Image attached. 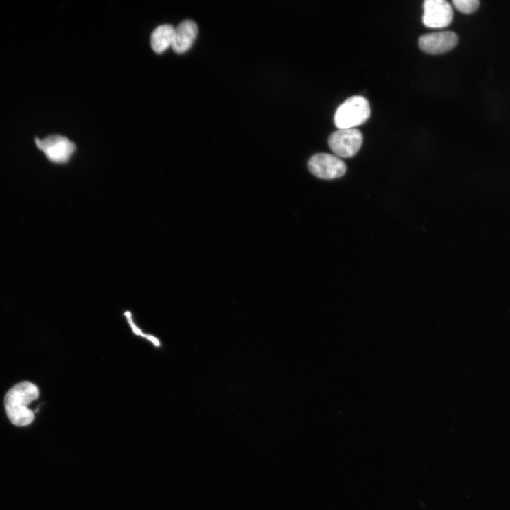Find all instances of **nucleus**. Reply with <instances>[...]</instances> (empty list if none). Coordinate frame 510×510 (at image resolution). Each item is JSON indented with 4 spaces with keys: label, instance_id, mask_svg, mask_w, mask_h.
I'll return each instance as SVG.
<instances>
[{
    "label": "nucleus",
    "instance_id": "nucleus-9",
    "mask_svg": "<svg viewBox=\"0 0 510 510\" xmlns=\"http://www.w3.org/2000/svg\"><path fill=\"white\" fill-rule=\"evenodd\" d=\"M174 30L175 28L172 26L164 25L153 31L150 37V44L155 53L163 54L172 47Z\"/></svg>",
    "mask_w": 510,
    "mask_h": 510
},
{
    "label": "nucleus",
    "instance_id": "nucleus-10",
    "mask_svg": "<svg viewBox=\"0 0 510 510\" xmlns=\"http://www.w3.org/2000/svg\"><path fill=\"white\" fill-rule=\"evenodd\" d=\"M453 4L457 10L463 14H472L478 10L479 0H454Z\"/></svg>",
    "mask_w": 510,
    "mask_h": 510
},
{
    "label": "nucleus",
    "instance_id": "nucleus-7",
    "mask_svg": "<svg viewBox=\"0 0 510 510\" xmlns=\"http://www.w3.org/2000/svg\"><path fill=\"white\" fill-rule=\"evenodd\" d=\"M458 36L452 32L424 34L419 39V47L424 52L438 55L450 51L456 47Z\"/></svg>",
    "mask_w": 510,
    "mask_h": 510
},
{
    "label": "nucleus",
    "instance_id": "nucleus-3",
    "mask_svg": "<svg viewBox=\"0 0 510 510\" xmlns=\"http://www.w3.org/2000/svg\"><path fill=\"white\" fill-rule=\"evenodd\" d=\"M363 136L356 128L340 129L332 134L328 144L338 157L349 159L356 155L362 147Z\"/></svg>",
    "mask_w": 510,
    "mask_h": 510
},
{
    "label": "nucleus",
    "instance_id": "nucleus-6",
    "mask_svg": "<svg viewBox=\"0 0 510 510\" xmlns=\"http://www.w3.org/2000/svg\"><path fill=\"white\" fill-rule=\"evenodd\" d=\"M423 22L426 27L441 29L449 27L454 17L451 5L446 0H426Z\"/></svg>",
    "mask_w": 510,
    "mask_h": 510
},
{
    "label": "nucleus",
    "instance_id": "nucleus-4",
    "mask_svg": "<svg viewBox=\"0 0 510 510\" xmlns=\"http://www.w3.org/2000/svg\"><path fill=\"white\" fill-rule=\"evenodd\" d=\"M310 172L321 180H334L343 176L347 170L345 163L336 155L327 153L314 154L308 162Z\"/></svg>",
    "mask_w": 510,
    "mask_h": 510
},
{
    "label": "nucleus",
    "instance_id": "nucleus-1",
    "mask_svg": "<svg viewBox=\"0 0 510 510\" xmlns=\"http://www.w3.org/2000/svg\"><path fill=\"white\" fill-rule=\"evenodd\" d=\"M38 397V387L28 382L19 383L8 391L5 400V410L14 425L27 426L33 422L35 415L29 406Z\"/></svg>",
    "mask_w": 510,
    "mask_h": 510
},
{
    "label": "nucleus",
    "instance_id": "nucleus-8",
    "mask_svg": "<svg viewBox=\"0 0 510 510\" xmlns=\"http://www.w3.org/2000/svg\"><path fill=\"white\" fill-rule=\"evenodd\" d=\"M198 34V27L194 21L186 20L175 28L174 40L172 45L176 54H184L192 47Z\"/></svg>",
    "mask_w": 510,
    "mask_h": 510
},
{
    "label": "nucleus",
    "instance_id": "nucleus-2",
    "mask_svg": "<svg viewBox=\"0 0 510 510\" xmlns=\"http://www.w3.org/2000/svg\"><path fill=\"white\" fill-rule=\"evenodd\" d=\"M371 115L370 105L367 99L353 96L345 100L337 109L334 121L340 129H352L364 124Z\"/></svg>",
    "mask_w": 510,
    "mask_h": 510
},
{
    "label": "nucleus",
    "instance_id": "nucleus-5",
    "mask_svg": "<svg viewBox=\"0 0 510 510\" xmlns=\"http://www.w3.org/2000/svg\"><path fill=\"white\" fill-rule=\"evenodd\" d=\"M36 144L50 161L58 164L67 163L76 150L72 141L60 135L49 136L44 139H36Z\"/></svg>",
    "mask_w": 510,
    "mask_h": 510
}]
</instances>
